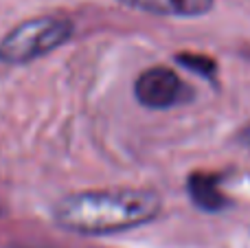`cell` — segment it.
I'll use <instances>...</instances> for the list:
<instances>
[{"mask_svg": "<svg viewBox=\"0 0 250 248\" xmlns=\"http://www.w3.org/2000/svg\"><path fill=\"white\" fill-rule=\"evenodd\" d=\"M73 24L66 18L42 16L22 22L0 42V60L7 64H24L68 42Z\"/></svg>", "mask_w": 250, "mask_h": 248, "instance_id": "cell-2", "label": "cell"}, {"mask_svg": "<svg viewBox=\"0 0 250 248\" xmlns=\"http://www.w3.org/2000/svg\"><path fill=\"white\" fill-rule=\"evenodd\" d=\"M191 200L204 211H220L226 207V196L220 191V180L211 174H191L189 178Z\"/></svg>", "mask_w": 250, "mask_h": 248, "instance_id": "cell-5", "label": "cell"}, {"mask_svg": "<svg viewBox=\"0 0 250 248\" xmlns=\"http://www.w3.org/2000/svg\"><path fill=\"white\" fill-rule=\"evenodd\" d=\"M182 90H185V86H182L180 77L165 66L147 68L134 83L136 99L145 108L151 110H165L169 105L178 103L182 99Z\"/></svg>", "mask_w": 250, "mask_h": 248, "instance_id": "cell-3", "label": "cell"}, {"mask_svg": "<svg viewBox=\"0 0 250 248\" xmlns=\"http://www.w3.org/2000/svg\"><path fill=\"white\" fill-rule=\"evenodd\" d=\"M178 64H182L185 68L193 70V73L202 75V77H213L215 73V62L208 55H198V53H180L176 57Z\"/></svg>", "mask_w": 250, "mask_h": 248, "instance_id": "cell-6", "label": "cell"}, {"mask_svg": "<svg viewBox=\"0 0 250 248\" xmlns=\"http://www.w3.org/2000/svg\"><path fill=\"white\" fill-rule=\"evenodd\" d=\"M163 200L151 189H99L68 196L57 205L55 220L82 235L129 231L156 220Z\"/></svg>", "mask_w": 250, "mask_h": 248, "instance_id": "cell-1", "label": "cell"}, {"mask_svg": "<svg viewBox=\"0 0 250 248\" xmlns=\"http://www.w3.org/2000/svg\"><path fill=\"white\" fill-rule=\"evenodd\" d=\"M242 139H244V141H246V143L250 145V125L246 127V130H244V134H242Z\"/></svg>", "mask_w": 250, "mask_h": 248, "instance_id": "cell-7", "label": "cell"}, {"mask_svg": "<svg viewBox=\"0 0 250 248\" xmlns=\"http://www.w3.org/2000/svg\"><path fill=\"white\" fill-rule=\"evenodd\" d=\"M129 9L165 18H200L213 11L215 0H119Z\"/></svg>", "mask_w": 250, "mask_h": 248, "instance_id": "cell-4", "label": "cell"}]
</instances>
